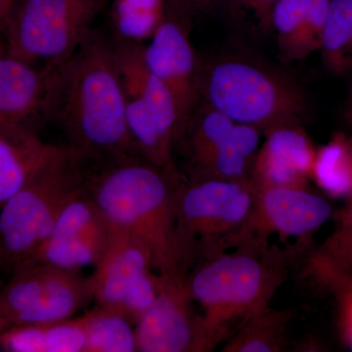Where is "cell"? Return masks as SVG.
Returning a JSON list of instances; mask_svg holds the SVG:
<instances>
[{
    "instance_id": "6da1fadb",
    "label": "cell",
    "mask_w": 352,
    "mask_h": 352,
    "mask_svg": "<svg viewBox=\"0 0 352 352\" xmlns=\"http://www.w3.org/2000/svg\"><path fill=\"white\" fill-rule=\"evenodd\" d=\"M41 116L61 129L67 146L88 159L138 155L112 41L94 30L66 61L46 74Z\"/></svg>"
},
{
    "instance_id": "7a4b0ae2",
    "label": "cell",
    "mask_w": 352,
    "mask_h": 352,
    "mask_svg": "<svg viewBox=\"0 0 352 352\" xmlns=\"http://www.w3.org/2000/svg\"><path fill=\"white\" fill-rule=\"evenodd\" d=\"M185 179L177 168L119 154L90 160L87 188L113 228L142 241L151 252L155 270L168 274L178 273L176 208Z\"/></svg>"
},
{
    "instance_id": "3957f363",
    "label": "cell",
    "mask_w": 352,
    "mask_h": 352,
    "mask_svg": "<svg viewBox=\"0 0 352 352\" xmlns=\"http://www.w3.org/2000/svg\"><path fill=\"white\" fill-rule=\"evenodd\" d=\"M305 249L252 237L194 266L186 276L190 293L210 324L232 335L236 324L271 305Z\"/></svg>"
},
{
    "instance_id": "277c9868",
    "label": "cell",
    "mask_w": 352,
    "mask_h": 352,
    "mask_svg": "<svg viewBox=\"0 0 352 352\" xmlns=\"http://www.w3.org/2000/svg\"><path fill=\"white\" fill-rule=\"evenodd\" d=\"M256 189L251 180L185 179L176 208V270L186 277L201 261L252 235Z\"/></svg>"
},
{
    "instance_id": "5b68a950",
    "label": "cell",
    "mask_w": 352,
    "mask_h": 352,
    "mask_svg": "<svg viewBox=\"0 0 352 352\" xmlns=\"http://www.w3.org/2000/svg\"><path fill=\"white\" fill-rule=\"evenodd\" d=\"M200 101L229 119L264 132L302 124L307 101L283 72L252 58H215L200 66Z\"/></svg>"
},
{
    "instance_id": "8992f818",
    "label": "cell",
    "mask_w": 352,
    "mask_h": 352,
    "mask_svg": "<svg viewBox=\"0 0 352 352\" xmlns=\"http://www.w3.org/2000/svg\"><path fill=\"white\" fill-rule=\"evenodd\" d=\"M90 159L67 145L52 152L0 208V263L7 275L31 258L88 177Z\"/></svg>"
},
{
    "instance_id": "52a82bcc",
    "label": "cell",
    "mask_w": 352,
    "mask_h": 352,
    "mask_svg": "<svg viewBox=\"0 0 352 352\" xmlns=\"http://www.w3.org/2000/svg\"><path fill=\"white\" fill-rule=\"evenodd\" d=\"M106 1L14 0L1 30L6 54L47 73L78 50Z\"/></svg>"
},
{
    "instance_id": "ba28073f",
    "label": "cell",
    "mask_w": 352,
    "mask_h": 352,
    "mask_svg": "<svg viewBox=\"0 0 352 352\" xmlns=\"http://www.w3.org/2000/svg\"><path fill=\"white\" fill-rule=\"evenodd\" d=\"M124 90L127 129L139 156L163 168H176L173 155L182 127L170 90L148 69L144 44L112 39Z\"/></svg>"
},
{
    "instance_id": "9c48e42d",
    "label": "cell",
    "mask_w": 352,
    "mask_h": 352,
    "mask_svg": "<svg viewBox=\"0 0 352 352\" xmlns=\"http://www.w3.org/2000/svg\"><path fill=\"white\" fill-rule=\"evenodd\" d=\"M261 134L201 104L187 122L175 152L182 149L187 179L251 180Z\"/></svg>"
},
{
    "instance_id": "30bf717a",
    "label": "cell",
    "mask_w": 352,
    "mask_h": 352,
    "mask_svg": "<svg viewBox=\"0 0 352 352\" xmlns=\"http://www.w3.org/2000/svg\"><path fill=\"white\" fill-rule=\"evenodd\" d=\"M159 275L156 300L135 325L138 351L210 352L228 340V331L196 311L186 277L178 273Z\"/></svg>"
},
{
    "instance_id": "8fae6325",
    "label": "cell",
    "mask_w": 352,
    "mask_h": 352,
    "mask_svg": "<svg viewBox=\"0 0 352 352\" xmlns=\"http://www.w3.org/2000/svg\"><path fill=\"white\" fill-rule=\"evenodd\" d=\"M113 233L115 228L85 185L65 206L47 237L25 263L69 270L95 267L105 254Z\"/></svg>"
},
{
    "instance_id": "7c38bea8",
    "label": "cell",
    "mask_w": 352,
    "mask_h": 352,
    "mask_svg": "<svg viewBox=\"0 0 352 352\" xmlns=\"http://www.w3.org/2000/svg\"><path fill=\"white\" fill-rule=\"evenodd\" d=\"M183 18V14L170 6L166 18L143 46L148 69L175 98L182 131L200 103L201 66Z\"/></svg>"
},
{
    "instance_id": "4fadbf2b",
    "label": "cell",
    "mask_w": 352,
    "mask_h": 352,
    "mask_svg": "<svg viewBox=\"0 0 352 352\" xmlns=\"http://www.w3.org/2000/svg\"><path fill=\"white\" fill-rule=\"evenodd\" d=\"M256 189L252 235L270 239H296L307 249L308 240L332 217L327 199L308 186H267Z\"/></svg>"
},
{
    "instance_id": "5bb4252c",
    "label": "cell",
    "mask_w": 352,
    "mask_h": 352,
    "mask_svg": "<svg viewBox=\"0 0 352 352\" xmlns=\"http://www.w3.org/2000/svg\"><path fill=\"white\" fill-rule=\"evenodd\" d=\"M263 134L252 168L254 186H308L317 149L302 124L277 126Z\"/></svg>"
},
{
    "instance_id": "9a60e30c",
    "label": "cell",
    "mask_w": 352,
    "mask_h": 352,
    "mask_svg": "<svg viewBox=\"0 0 352 352\" xmlns=\"http://www.w3.org/2000/svg\"><path fill=\"white\" fill-rule=\"evenodd\" d=\"M155 270L151 252L133 234L115 229L110 245L91 275L97 307L118 311L122 295L144 271Z\"/></svg>"
},
{
    "instance_id": "2e32d148",
    "label": "cell",
    "mask_w": 352,
    "mask_h": 352,
    "mask_svg": "<svg viewBox=\"0 0 352 352\" xmlns=\"http://www.w3.org/2000/svg\"><path fill=\"white\" fill-rule=\"evenodd\" d=\"M331 0H278L271 32L285 62L300 61L320 48Z\"/></svg>"
},
{
    "instance_id": "e0dca14e",
    "label": "cell",
    "mask_w": 352,
    "mask_h": 352,
    "mask_svg": "<svg viewBox=\"0 0 352 352\" xmlns=\"http://www.w3.org/2000/svg\"><path fill=\"white\" fill-rule=\"evenodd\" d=\"M31 124L0 122V208L52 152Z\"/></svg>"
},
{
    "instance_id": "ac0fdd59",
    "label": "cell",
    "mask_w": 352,
    "mask_h": 352,
    "mask_svg": "<svg viewBox=\"0 0 352 352\" xmlns=\"http://www.w3.org/2000/svg\"><path fill=\"white\" fill-rule=\"evenodd\" d=\"M46 74L6 53L0 56V122L31 124L41 115Z\"/></svg>"
},
{
    "instance_id": "d6986e66",
    "label": "cell",
    "mask_w": 352,
    "mask_h": 352,
    "mask_svg": "<svg viewBox=\"0 0 352 352\" xmlns=\"http://www.w3.org/2000/svg\"><path fill=\"white\" fill-rule=\"evenodd\" d=\"M90 302H94L91 276H85L82 270H62L47 265L41 300L17 325L73 318Z\"/></svg>"
},
{
    "instance_id": "ffe728a7",
    "label": "cell",
    "mask_w": 352,
    "mask_h": 352,
    "mask_svg": "<svg viewBox=\"0 0 352 352\" xmlns=\"http://www.w3.org/2000/svg\"><path fill=\"white\" fill-rule=\"evenodd\" d=\"M332 234L305 258L302 274L326 289L352 284V196Z\"/></svg>"
},
{
    "instance_id": "44dd1931",
    "label": "cell",
    "mask_w": 352,
    "mask_h": 352,
    "mask_svg": "<svg viewBox=\"0 0 352 352\" xmlns=\"http://www.w3.org/2000/svg\"><path fill=\"white\" fill-rule=\"evenodd\" d=\"M0 347L8 352H85L82 315L50 323L21 324L0 333Z\"/></svg>"
},
{
    "instance_id": "7402d4cb",
    "label": "cell",
    "mask_w": 352,
    "mask_h": 352,
    "mask_svg": "<svg viewBox=\"0 0 352 352\" xmlns=\"http://www.w3.org/2000/svg\"><path fill=\"white\" fill-rule=\"evenodd\" d=\"M293 314L270 305L250 317L222 346V352H280L288 344Z\"/></svg>"
},
{
    "instance_id": "603a6c76",
    "label": "cell",
    "mask_w": 352,
    "mask_h": 352,
    "mask_svg": "<svg viewBox=\"0 0 352 352\" xmlns=\"http://www.w3.org/2000/svg\"><path fill=\"white\" fill-rule=\"evenodd\" d=\"M319 52L333 75L352 72V0H331Z\"/></svg>"
},
{
    "instance_id": "cb8c5ba5",
    "label": "cell",
    "mask_w": 352,
    "mask_h": 352,
    "mask_svg": "<svg viewBox=\"0 0 352 352\" xmlns=\"http://www.w3.org/2000/svg\"><path fill=\"white\" fill-rule=\"evenodd\" d=\"M311 178L337 198L352 196V138L338 133L317 149Z\"/></svg>"
},
{
    "instance_id": "d4e9b609",
    "label": "cell",
    "mask_w": 352,
    "mask_h": 352,
    "mask_svg": "<svg viewBox=\"0 0 352 352\" xmlns=\"http://www.w3.org/2000/svg\"><path fill=\"white\" fill-rule=\"evenodd\" d=\"M85 352H135V326L115 310L97 307L82 314Z\"/></svg>"
},
{
    "instance_id": "484cf974",
    "label": "cell",
    "mask_w": 352,
    "mask_h": 352,
    "mask_svg": "<svg viewBox=\"0 0 352 352\" xmlns=\"http://www.w3.org/2000/svg\"><path fill=\"white\" fill-rule=\"evenodd\" d=\"M168 7V0H113V38L144 44L166 18Z\"/></svg>"
},
{
    "instance_id": "4316f807",
    "label": "cell",
    "mask_w": 352,
    "mask_h": 352,
    "mask_svg": "<svg viewBox=\"0 0 352 352\" xmlns=\"http://www.w3.org/2000/svg\"><path fill=\"white\" fill-rule=\"evenodd\" d=\"M278 0H217L219 6L236 27L251 34H271L272 14Z\"/></svg>"
},
{
    "instance_id": "83f0119b",
    "label": "cell",
    "mask_w": 352,
    "mask_h": 352,
    "mask_svg": "<svg viewBox=\"0 0 352 352\" xmlns=\"http://www.w3.org/2000/svg\"><path fill=\"white\" fill-rule=\"evenodd\" d=\"M160 289V275L155 270H148L124 291L118 312L124 315L134 326L152 307Z\"/></svg>"
},
{
    "instance_id": "f1b7e54d",
    "label": "cell",
    "mask_w": 352,
    "mask_h": 352,
    "mask_svg": "<svg viewBox=\"0 0 352 352\" xmlns=\"http://www.w3.org/2000/svg\"><path fill=\"white\" fill-rule=\"evenodd\" d=\"M217 0H168V3L184 16L201 12L208 7L215 6Z\"/></svg>"
},
{
    "instance_id": "f546056e",
    "label": "cell",
    "mask_w": 352,
    "mask_h": 352,
    "mask_svg": "<svg viewBox=\"0 0 352 352\" xmlns=\"http://www.w3.org/2000/svg\"><path fill=\"white\" fill-rule=\"evenodd\" d=\"M336 292L342 296V316H344L342 321H344L346 337L352 344V284Z\"/></svg>"
},
{
    "instance_id": "4dcf8cb0",
    "label": "cell",
    "mask_w": 352,
    "mask_h": 352,
    "mask_svg": "<svg viewBox=\"0 0 352 352\" xmlns=\"http://www.w3.org/2000/svg\"><path fill=\"white\" fill-rule=\"evenodd\" d=\"M342 118L346 126L352 129V88L347 95L346 101H344V108H342Z\"/></svg>"
},
{
    "instance_id": "1f68e13d",
    "label": "cell",
    "mask_w": 352,
    "mask_h": 352,
    "mask_svg": "<svg viewBox=\"0 0 352 352\" xmlns=\"http://www.w3.org/2000/svg\"><path fill=\"white\" fill-rule=\"evenodd\" d=\"M14 0H0V32L6 24L8 14L10 12L11 7L13 6Z\"/></svg>"
},
{
    "instance_id": "d6a6232c",
    "label": "cell",
    "mask_w": 352,
    "mask_h": 352,
    "mask_svg": "<svg viewBox=\"0 0 352 352\" xmlns=\"http://www.w3.org/2000/svg\"><path fill=\"white\" fill-rule=\"evenodd\" d=\"M10 326L9 322L0 315V333L3 332L4 330H6V329L10 327Z\"/></svg>"
},
{
    "instance_id": "836d02e7",
    "label": "cell",
    "mask_w": 352,
    "mask_h": 352,
    "mask_svg": "<svg viewBox=\"0 0 352 352\" xmlns=\"http://www.w3.org/2000/svg\"><path fill=\"white\" fill-rule=\"evenodd\" d=\"M8 276L4 268L2 267L1 263H0V285L2 284V282L6 279V277Z\"/></svg>"
},
{
    "instance_id": "e575fe53",
    "label": "cell",
    "mask_w": 352,
    "mask_h": 352,
    "mask_svg": "<svg viewBox=\"0 0 352 352\" xmlns=\"http://www.w3.org/2000/svg\"><path fill=\"white\" fill-rule=\"evenodd\" d=\"M1 34V32H0ZM6 53V46H4V41L2 38L1 34H0V56Z\"/></svg>"
}]
</instances>
